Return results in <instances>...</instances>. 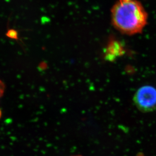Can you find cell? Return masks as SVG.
Segmentation results:
<instances>
[{
  "mask_svg": "<svg viewBox=\"0 0 156 156\" xmlns=\"http://www.w3.org/2000/svg\"><path fill=\"white\" fill-rule=\"evenodd\" d=\"M7 35L10 38H14V39H17V32L15 30H9L7 33Z\"/></svg>",
  "mask_w": 156,
  "mask_h": 156,
  "instance_id": "obj_4",
  "label": "cell"
},
{
  "mask_svg": "<svg viewBox=\"0 0 156 156\" xmlns=\"http://www.w3.org/2000/svg\"><path fill=\"white\" fill-rule=\"evenodd\" d=\"M1 111H0V117H1Z\"/></svg>",
  "mask_w": 156,
  "mask_h": 156,
  "instance_id": "obj_6",
  "label": "cell"
},
{
  "mask_svg": "<svg viewBox=\"0 0 156 156\" xmlns=\"http://www.w3.org/2000/svg\"><path fill=\"white\" fill-rule=\"evenodd\" d=\"M133 100L140 112H153L156 110V88L150 85L140 87L135 93Z\"/></svg>",
  "mask_w": 156,
  "mask_h": 156,
  "instance_id": "obj_2",
  "label": "cell"
},
{
  "mask_svg": "<svg viewBox=\"0 0 156 156\" xmlns=\"http://www.w3.org/2000/svg\"><path fill=\"white\" fill-rule=\"evenodd\" d=\"M82 156V155H72V156Z\"/></svg>",
  "mask_w": 156,
  "mask_h": 156,
  "instance_id": "obj_5",
  "label": "cell"
},
{
  "mask_svg": "<svg viewBox=\"0 0 156 156\" xmlns=\"http://www.w3.org/2000/svg\"><path fill=\"white\" fill-rule=\"evenodd\" d=\"M147 14L137 0H119L111 10L112 23L121 33L139 34L147 24Z\"/></svg>",
  "mask_w": 156,
  "mask_h": 156,
  "instance_id": "obj_1",
  "label": "cell"
},
{
  "mask_svg": "<svg viewBox=\"0 0 156 156\" xmlns=\"http://www.w3.org/2000/svg\"><path fill=\"white\" fill-rule=\"evenodd\" d=\"M125 53V49L122 44L117 41H112L108 44L105 51V57L107 60H114L122 56Z\"/></svg>",
  "mask_w": 156,
  "mask_h": 156,
  "instance_id": "obj_3",
  "label": "cell"
}]
</instances>
